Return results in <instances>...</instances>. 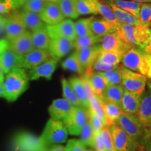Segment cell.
I'll return each mask as SVG.
<instances>
[{"label":"cell","instance_id":"obj_28","mask_svg":"<svg viewBox=\"0 0 151 151\" xmlns=\"http://www.w3.org/2000/svg\"><path fill=\"white\" fill-rule=\"evenodd\" d=\"M31 35L34 48L48 50L51 39L47 31L46 25L31 32Z\"/></svg>","mask_w":151,"mask_h":151},{"label":"cell","instance_id":"obj_12","mask_svg":"<svg viewBox=\"0 0 151 151\" xmlns=\"http://www.w3.org/2000/svg\"><path fill=\"white\" fill-rule=\"evenodd\" d=\"M73 48V41L66 38L51 39L48 50L50 57L59 60L67 55Z\"/></svg>","mask_w":151,"mask_h":151},{"label":"cell","instance_id":"obj_56","mask_svg":"<svg viewBox=\"0 0 151 151\" xmlns=\"http://www.w3.org/2000/svg\"><path fill=\"white\" fill-rule=\"evenodd\" d=\"M0 97L4 98V89L3 83L0 82Z\"/></svg>","mask_w":151,"mask_h":151},{"label":"cell","instance_id":"obj_24","mask_svg":"<svg viewBox=\"0 0 151 151\" xmlns=\"http://www.w3.org/2000/svg\"><path fill=\"white\" fill-rule=\"evenodd\" d=\"M90 27L94 35L102 37L109 33L116 32V27L114 24L104 18H96L93 17L92 19Z\"/></svg>","mask_w":151,"mask_h":151},{"label":"cell","instance_id":"obj_4","mask_svg":"<svg viewBox=\"0 0 151 151\" xmlns=\"http://www.w3.org/2000/svg\"><path fill=\"white\" fill-rule=\"evenodd\" d=\"M68 134L67 129L61 121L50 118L47 122L40 139L43 144L48 147L65 143L67 140Z\"/></svg>","mask_w":151,"mask_h":151},{"label":"cell","instance_id":"obj_26","mask_svg":"<svg viewBox=\"0 0 151 151\" xmlns=\"http://www.w3.org/2000/svg\"><path fill=\"white\" fill-rule=\"evenodd\" d=\"M20 14L24 27L28 31H35L46 25L41 20L39 14L21 10L20 11Z\"/></svg>","mask_w":151,"mask_h":151},{"label":"cell","instance_id":"obj_30","mask_svg":"<svg viewBox=\"0 0 151 151\" xmlns=\"http://www.w3.org/2000/svg\"><path fill=\"white\" fill-rule=\"evenodd\" d=\"M124 90L122 86L108 85L104 91L102 99L109 102L120 106Z\"/></svg>","mask_w":151,"mask_h":151},{"label":"cell","instance_id":"obj_39","mask_svg":"<svg viewBox=\"0 0 151 151\" xmlns=\"http://www.w3.org/2000/svg\"><path fill=\"white\" fill-rule=\"evenodd\" d=\"M77 10L79 16L98 14L95 0H77Z\"/></svg>","mask_w":151,"mask_h":151},{"label":"cell","instance_id":"obj_51","mask_svg":"<svg viewBox=\"0 0 151 151\" xmlns=\"http://www.w3.org/2000/svg\"><path fill=\"white\" fill-rule=\"evenodd\" d=\"M7 21V15L0 16V37L5 35V27ZM1 39V38H0Z\"/></svg>","mask_w":151,"mask_h":151},{"label":"cell","instance_id":"obj_6","mask_svg":"<svg viewBox=\"0 0 151 151\" xmlns=\"http://www.w3.org/2000/svg\"><path fill=\"white\" fill-rule=\"evenodd\" d=\"M116 124L128 135L138 142L140 141L146 133V129L141 125L136 115L122 112L117 120Z\"/></svg>","mask_w":151,"mask_h":151},{"label":"cell","instance_id":"obj_57","mask_svg":"<svg viewBox=\"0 0 151 151\" xmlns=\"http://www.w3.org/2000/svg\"><path fill=\"white\" fill-rule=\"evenodd\" d=\"M4 74L5 73H4L2 69H1V67H0V82L1 83H3L4 79V77H5Z\"/></svg>","mask_w":151,"mask_h":151},{"label":"cell","instance_id":"obj_60","mask_svg":"<svg viewBox=\"0 0 151 151\" xmlns=\"http://www.w3.org/2000/svg\"><path fill=\"white\" fill-rule=\"evenodd\" d=\"M137 151H144V146H143V145H140V146H139V149Z\"/></svg>","mask_w":151,"mask_h":151},{"label":"cell","instance_id":"obj_44","mask_svg":"<svg viewBox=\"0 0 151 151\" xmlns=\"http://www.w3.org/2000/svg\"><path fill=\"white\" fill-rule=\"evenodd\" d=\"M88 101H89V105L90 109H92L100 118L102 119L105 122V116H104V111L102 101L101 99H99L97 96L94 95L90 96L88 98ZM106 124V123H105Z\"/></svg>","mask_w":151,"mask_h":151},{"label":"cell","instance_id":"obj_18","mask_svg":"<svg viewBox=\"0 0 151 151\" xmlns=\"http://www.w3.org/2000/svg\"><path fill=\"white\" fill-rule=\"evenodd\" d=\"M51 58L48 50L34 48L22 57V69H31Z\"/></svg>","mask_w":151,"mask_h":151},{"label":"cell","instance_id":"obj_11","mask_svg":"<svg viewBox=\"0 0 151 151\" xmlns=\"http://www.w3.org/2000/svg\"><path fill=\"white\" fill-rule=\"evenodd\" d=\"M27 31L20 17V11L15 10L7 16V21L5 27V38L11 40Z\"/></svg>","mask_w":151,"mask_h":151},{"label":"cell","instance_id":"obj_21","mask_svg":"<svg viewBox=\"0 0 151 151\" xmlns=\"http://www.w3.org/2000/svg\"><path fill=\"white\" fill-rule=\"evenodd\" d=\"M101 50L100 46H94L88 48H82L76 50L79 61L84 69V71L87 69L92 67V65L99 58Z\"/></svg>","mask_w":151,"mask_h":151},{"label":"cell","instance_id":"obj_7","mask_svg":"<svg viewBox=\"0 0 151 151\" xmlns=\"http://www.w3.org/2000/svg\"><path fill=\"white\" fill-rule=\"evenodd\" d=\"M113 145L116 151H137L140 143L128 135L117 124L109 127Z\"/></svg>","mask_w":151,"mask_h":151},{"label":"cell","instance_id":"obj_33","mask_svg":"<svg viewBox=\"0 0 151 151\" xmlns=\"http://www.w3.org/2000/svg\"><path fill=\"white\" fill-rule=\"evenodd\" d=\"M61 85L64 99L67 100L73 106L82 107L80 100L77 97L75 92L73 91L68 80L65 78H62L61 79Z\"/></svg>","mask_w":151,"mask_h":151},{"label":"cell","instance_id":"obj_54","mask_svg":"<svg viewBox=\"0 0 151 151\" xmlns=\"http://www.w3.org/2000/svg\"><path fill=\"white\" fill-rule=\"evenodd\" d=\"M14 4L15 10H18V9L22 8V6L29 1L30 0H11Z\"/></svg>","mask_w":151,"mask_h":151},{"label":"cell","instance_id":"obj_14","mask_svg":"<svg viewBox=\"0 0 151 151\" xmlns=\"http://www.w3.org/2000/svg\"><path fill=\"white\" fill-rule=\"evenodd\" d=\"M58 60L50 58V59L43 62L41 65L31 69L29 70L28 76L29 80L36 81L41 78H44L47 80H50L57 67H58Z\"/></svg>","mask_w":151,"mask_h":151},{"label":"cell","instance_id":"obj_15","mask_svg":"<svg viewBox=\"0 0 151 151\" xmlns=\"http://www.w3.org/2000/svg\"><path fill=\"white\" fill-rule=\"evenodd\" d=\"M136 116L145 129L151 130V92L149 90L143 92Z\"/></svg>","mask_w":151,"mask_h":151},{"label":"cell","instance_id":"obj_23","mask_svg":"<svg viewBox=\"0 0 151 151\" xmlns=\"http://www.w3.org/2000/svg\"><path fill=\"white\" fill-rule=\"evenodd\" d=\"M0 67L5 74L16 68H22V57L8 48L0 55Z\"/></svg>","mask_w":151,"mask_h":151},{"label":"cell","instance_id":"obj_48","mask_svg":"<svg viewBox=\"0 0 151 151\" xmlns=\"http://www.w3.org/2000/svg\"><path fill=\"white\" fill-rule=\"evenodd\" d=\"M15 11L11 0H0V16L8 15Z\"/></svg>","mask_w":151,"mask_h":151},{"label":"cell","instance_id":"obj_1","mask_svg":"<svg viewBox=\"0 0 151 151\" xmlns=\"http://www.w3.org/2000/svg\"><path fill=\"white\" fill-rule=\"evenodd\" d=\"M29 77L25 69L16 68L6 74L3 81L4 98L8 101H16L29 86Z\"/></svg>","mask_w":151,"mask_h":151},{"label":"cell","instance_id":"obj_46","mask_svg":"<svg viewBox=\"0 0 151 151\" xmlns=\"http://www.w3.org/2000/svg\"><path fill=\"white\" fill-rule=\"evenodd\" d=\"M65 151H86V149L81 140L71 139L67 141Z\"/></svg>","mask_w":151,"mask_h":151},{"label":"cell","instance_id":"obj_40","mask_svg":"<svg viewBox=\"0 0 151 151\" xmlns=\"http://www.w3.org/2000/svg\"><path fill=\"white\" fill-rule=\"evenodd\" d=\"M79 135L81 136L80 140L85 146L94 148V132L93 129H92L90 122L88 121H88L86 122V123L85 124L83 127Z\"/></svg>","mask_w":151,"mask_h":151},{"label":"cell","instance_id":"obj_45","mask_svg":"<svg viewBox=\"0 0 151 151\" xmlns=\"http://www.w3.org/2000/svg\"><path fill=\"white\" fill-rule=\"evenodd\" d=\"M46 1L45 0H30L27 3L22 6V11H27L29 12L40 14L44 7Z\"/></svg>","mask_w":151,"mask_h":151},{"label":"cell","instance_id":"obj_62","mask_svg":"<svg viewBox=\"0 0 151 151\" xmlns=\"http://www.w3.org/2000/svg\"><path fill=\"white\" fill-rule=\"evenodd\" d=\"M86 151H95V150H91V149H88V150H86Z\"/></svg>","mask_w":151,"mask_h":151},{"label":"cell","instance_id":"obj_31","mask_svg":"<svg viewBox=\"0 0 151 151\" xmlns=\"http://www.w3.org/2000/svg\"><path fill=\"white\" fill-rule=\"evenodd\" d=\"M65 18L76 19L79 14L77 10V0H58L56 1Z\"/></svg>","mask_w":151,"mask_h":151},{"label":"cell","instance_id":"obj_10","mask_svg":"<svg viewBox=\"0 0 151 151\" xmlns=\"http://www.w3.org/2000/svg\"><path fill=\"white\" fill-rule=\"evenodd\" d=\"M46 29L50 39L66 38L71 41L76 39L74 22L71 19H64L59 23L53 25H46Z\"/></svg>","mask_w":151,"mask_h":151},{"label":"cell","instance_id":"obj_35","mask_svg":"<svg viewBox=\"0 0 151 151\" xmlns=\"http://www.w3.org/2000/svg\"><path fill=\"white\" fill-rule=\"evenodd\" d=\"M62 67L65 70H69L78 73V74L82 75L84 72V69L81 65L79 61L78 55L76 51L73 52L69 56L67 59L64 60L61 64Z\"/></svg>","mask_w":151,"mask_h":151},{"label":"cell","instance_id":"obj_3","mask_svg":"<svg viewBox=\"0 0 151 151\" xmlns=\"http://www.w3.org/2000/svg\"><path fill=\"white\" fill-rule=\"evenodd\" d=\"M150 27L140 25L120 24L116 33L119 37L129 46L141 48L146 44L150 37Z\"/></svg>","mask_w":151,"mask_h":151},{"label":"cell","instance_id":"obj_20","mask_svg":"<svg viewBox=\"0 0 151 151\" xmlns=\"http://www.w3.org/2000/svg\"><path fill=\"white\" fill-rule=\"evenodd\" d=\"M143 92H128L124 90L120 103L122 111L132 115L137 114Z\"/></svg>","mask_w":151,"mask_h":151},{"label":"cell","instance_id":"obj_42","mask_svg":"<svg viewBox=\"0 0 151 151\" xmlns=\"http://www.w3.org/2000/svg\"><path fill=\"white\" fill-rule=\"evenodd\" d=\"M138 20L140 25L151 27V3L141 4Z\"/></svg>","mask_w":151,"mask_h":151},{"label":"cell","instance_id":"obj_29","mask_svg":"<svg viewBox=\"0 0 151 151\" xmlns=\"http://www.w3.org/2000/svg\"><path fill=\"white\" fill-rule=\"evenodd\" d=\"M104 1L112 9L113 14L120 23L131 24V25H139V22L138 18L129 14L127 11L118 8L111 0H104Z\"/></svg>","mask_w":151,"mask_h":151},{"label":"cell","instance_id":"obj_37","mask_svg":"<svg viewBox=\"0 0 151 151\" xmlns=\"http://www.w3.org/2000/svg\"><path fill=\"white\" fill-rule=\"evenodd\" d=\"M92 18H93V16L81 18L74 22L76 35L77 37L93 35L91 27H90V23H91Z\"/></svg>","mask_w":151,"mask_h":151},{"label":"cell","instance_id":"obj_27","mask_svg":"<svg viewBox=\"0 0 151 151\" xmlns=\"http://www.w3.org/2000/svg\"><path fill=\"white\" fill-rule=\"evenodd\" d=\"M69 84L72 88L73 91L76 94L77 97L80 100L81 106L85 109H88L90 108L89 101H88V95H87L86 88L83 83L81 77L73 76L68 80Z\"/></svg>","mask_w":151,"mask_h":151},{"label":"cell","instance_id":"obj_8","mask_svg":"<svg viewBox=\"0 0 151 151\" xmlns=\"http://www.w3.org/2000/svg\"><path fill=\"white\" fill-rule=\"evenodd\" d=\"M87 121L88 114L86 109L83 107L73 106L69 116L62 122L65 126L68 133L73 136H78Z\"/></svg>","mask_w":151,"mask_h":151},{"label":"cell","instance_id":"obj_41","mask_svg":"<svg viewBox=\"0 0 151 151\" xmlns=\"http://www.w3.org/2000/svg\"><path fill=\"white\" fill-rule=\"evenodd\" d=\"M104 77L108 82L109 85L112 86H121L122 84V74L120 65L115 68L113 70L106 71V72H99Z\"/></svg>","mask_w":151,"mask_h":151},{"label":"cell","instance_id":"obj_63","mask_svg":"<svg viewBox=\"0 0 151 151\" xmlns=\"http://www.w3.org/2000/svg\"><path fill=\"white\" fill-rule=\"evenodd\" d=\"M106 151H107V150H106Z\"/></svg>","mask_w":151,"mask_h":151},{"label":"cell","instance_id":"obj_17","mask_svg":"<svg viewBox=\"0 0 151 151\" xmlns=\"http://www.w3.org/2000/svg\"><path fill=\"white\" fill-rule=\"evenodd\" d=\"M41 20L46 25H53L59 23L65 17L62 14L57 2H46L44 7L39 14Z\"/></svg>","mask_w":151,"mask_h":151},{"label":"cell","instance_id":"obj_5","mask_svg":"<svg viewBox=\"0 0 151 151\" xmlns=\"http://www.w3.org/2000/svg\"><path fill=\"white\" fill-rule=\"evenodd\" d=\"M14 151H45L47 146L40 137L28 132H20L15 135L12 141Z\"/></svg>","mask_w":151,"mask_h":151},{"label":"cell","instance_id":"obj_13","mask_svg":"<svg viewBox=\"0 0 151 151\" xmlns=\"http://www.w3.org/2000/svg\"><path fill=\"white\" fill-rule=\"evenodd\" d=\"M9 48L18 55L23 57L33 50L31 32L27 31L14 39L9 41Z\"/></svg>","mask_w":151,"mask_h":151},{"label":"cell","instance_id":"obj_50","mask_svg":"<svg viewBox=\"0 0 151 151\" xmlns=\"http://www.w3.org/2000/svg\"><path fill=\"white\" fill-rule=\"evenodd\" d=\"M140 144L144 146V151H151V130L147 129L140 141Z\"/></svg>","mask_w":151,"mask_h":151},{"label":"cell","instance_id":"obj_22","mask_svg":"<svg viewBox=\"0 0 151 151\" xmlns=\"http://www.w3.org/2000/svg\"><path fill=\"white\" fill-rule=\"evenodd\" d=\"M82 75L88 77L94 95L99 99H102L104 91L109 85L104 77L99 72L94 71L92 69H86Z\"/></svg>","mask_w":151,"mask_h":151},{"label":"cell","instance_id":"obj_55","mask_svg":"<svg viewBox=\"0 0 151 151\" xmlns=\"http://www.w3.org/2000/svg\"><path fill=\"white\" fill-rule=\"evenodd\" d=\"M45 151H65V147L58 144L52 145L47 147Z\"/></svg>","mask_w":151,"mask_h":151},{"label":"cell","instance_id":"obj_53","mask_svg":"<svg viewBox=\"0 0 151 151\" xmlns=\"http://www.w3.org/2000/svg\"><path fill=\"white\" fill-rule=\"evenodd\" d=\"M9 48V41L6 38L0 39V55H1L6 50Z\"/></svg>","mask_w":151,"mask_h":151},{"label":"cell","instance_id":"obj_36","mask_svg":"<svg viewBox=\"0 0 151 151\" xmlns=\"http://www.w3.org/2000/svg\"><path fill=\"white\" fill-rule=\"evenodd\" d=\"M101 37L95 35L85 36V37H76L73 41V48L76 50L82 48L96 46V44L101 42Z\"/></svg>","mask_w":151,"mask_h":151},{"label":"cell","instance_id":"obj_32","mask_svg":"<svg viewBox=\"0 0 151 151\" xmlns=\"http://www.w3.org/2000/svg\"><path fill=\"white\" fill-rule=\"evenodd\" d=\"M118 8L127 11L136 18H139L141 3L132 0H111Z\"/></svg>","mask_w":151,"mask_h":151},{"label":"cell","instance_id":"obj_34","mask_svg":"<svg viewBox=\"0 0 151 151\" xmlns=\"http://www.w3.org/2000/svg\"><path fill=\"white\" fill-rule=\"evenodd\" d=\"M95 6L97 14L101 15L104 18L114 24L117 29L120 23L116 19L111 7L107 4L102 3L99 0H95Z\"/></svg>","mask_w":151,"mask_h":151},{"label":"cell","instance_id":"obj_25","mask_svg":"<svg viewBox=\"0 0 151 151\" xmlns=\"http://www.w3.org/2000/svg\"><path fill=\"white\" fill-rule=\"evenodd\" d=\"M101 101H102L104 111L106 127L109 128L111 126L116 124L117 120L123 111L120 106L104 101L102 99H101Z\"/></svg>","mask_w":151,"mask_h":151},{"label":"cell","instance_id":"obj_38","mask_svg":"<svg viewBox=\"0 0 151 151\" xmlns=\"http://www.w3.org/2000/svg\"><path fill=\"white\" fill-rule=\"evenodd\" d=\"M124 52L122 51H101L99 59L101 62L109 65L116 66L122 61Z\"/></svg>","mask_w":151,"mask_h":151},{"label":"cell","instance_id":"obj_52","mask_svg":"<svg viewBox=\"0 0 151 151\" xmlns=\"http://www.w3.org/2000/svg\"><path fill=\"white\" fill-rule=\"evenodd\" d=\"M150 37H149L148 41H147L146 44L144 46L141 47V49L143 50L144 52H146V53H148L151 55V27H150Z\"/></svg>","mask_w":151,"mask_h":151},{"label":"cell","instance_id":"obj_2","mask_svg":"<svg viewBox=\"0 0 151 151\" xmlns=\"http://www.w3.org/2000/svg\"><path fill=\"white\" fill-rule=\"evenodd\" d=\"M122 66L129 70L141 73L147 79L151 77V55L138 47L126 51L122 59Z\"/></svg>","mask_w":151,"mask_h":151},{"label":"cell","instance_id":"obj_9","mask_svg":"<svg viewBox=\"0 0 151 151\" xmlns=\"http://www.w3.org/2000/svg\"><path fill=\"white\" fill-rule=\"evenodd\" d=\"M122 84L124 90L128 92H143L147 84L146 77L136 71L129 70L120 65Z\"/></svg>","mask_w":151,"mask_h":151},{"label":"cell","instance_id":"obj_59","mask_svg":"<svg viewBox=\"0 0 151 151\" xmlns=\"http://www.w3.org/2000/svg\"><path fill=\"white\" fill-rule=\"evenodd\" d=\"M147 84H148V90L151 92V77L149 79H148V81H147Z\"/></svg>","mask_w":151,"mask_h":151},{"label":"cell","instance_id":"obj_16","mask_svg":"<svg viewBox=\"0 0 151 151\" xmlns=\"http://www.w3.org/2000/svg\"><path fill=\"white\" fill-rule=\"evenodd\" d=\"M101 49L102 51H122L125 52L132 46L124 42L116 32L109 33L101 37Z\"/></svg>","mask_w":151,"mask_h":151},{"label":"cell","instance_id":"obj_58","mask_svg":"<svg viewBox=\"0 0 151 151\" xmlns=\"http://www.w3.org/2000/svg\"><path fill=\"white\" fill-rule=\"evenodd\" d=\"M132 1H137L139 3H151V0H132Z\"/></svg>","mask_w":151,"mask_h":151},{"label":"cell","instance_id":"obj_43","mask_svg":"<svg viewBox=\"0 0 151 151\" xmlns=\"http://www.w3.org/2000/svg\"><path fill=\"white\" fill-rule=\"evenodd\" d=\"M87 110V114H88V121L91 124L92 129L94 132H101V130L106 126L104 120L100 118L99 116L94 112L92 109H88Z\"/></svg>","mask_w":151,"mask_h":151},{"label":"cell","instance_id":"obj_49","mask_svg":"<svg viewBox=\"0 0 151 151\" xmlns=\"http://www.w3.org/2000/svg\"><path fill=\"white\" fill-rule=\"evenodd\" d=\"M94 148L95 149V151H106L100 132H94Z\"/></svg>","mask_w":151,"mask_h":151},{"label":"cell","instance_id":"obj_47","mask_svg":"<svg viewBox=\"0 0 151 151\" xmlns=\"http://www.w3.org/2000/svg\"><path fill=\"white\" fill-rule=\"evenodd\" d=\"M117 67H118V65L113 66L109 65V64L104 63V62H101V60L98 59L97 61L94 62L92 68L93 71H96V72H106V71L113 70V69H114Z\"/></svg>","mask_w":151,"mask_h":151},{"label":"cell","instance_id":"obj_61","mask_svg":"<svg viewBox=\"0 0 151 151\" xmlns=\"http://www.w3.org/2000/svg\"><path fill=\"white\" fill-rule=\"evenodd\" d=\"M45 1H47V2H56L58 0H45Z\"/></svg>","mask_w":151,"mask_h":151},{"label":"cell","instance_id":"obj_19","mask_svg":"<svg viewBox=\"0 0 151 151\" xmlns=\"http://www.w3.org/2000/svg\"><path fill=\"white\" fill-rule=\"evenodd\" d=\"M73 107V106L64 98L57 99L52 101L48 108V112L52 120L62 122L69 116Z\"/></svg>","mask_w":151,"mask_h":151}]
</instances>
